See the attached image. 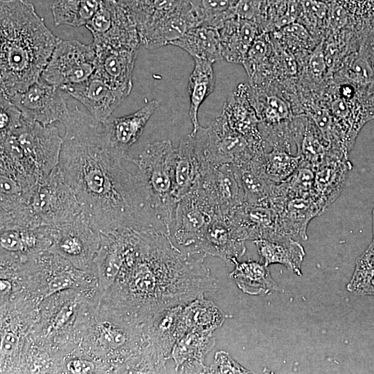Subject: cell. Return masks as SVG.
<instances>
[{
	"mask_svg": "<svg viewBox=\"0 0 374 374\" xmlns=\"http://www.w3.org/2000/svg\"><path fill=\"white\" fill-rule=\"evenodd\" d=\"M68 96L60 87L40 77L25 91L6 98L28 120L48 125L64 119L69 111L66 103Z\"/></svg>",
	"mask_w": 374,
	"mask_h": 374,
	"instance_id": "obj_9",
	"label": "cell"
},
{
	"mask_svg": "<svg viewBox=\"0 0 374 374\" xmlns=\"http://www.w3.org/2000/svg\"><path fill=\"white\" fill-rule=\"evenodd\" d=\"M319 1H321L326 3H329V2H331L332 0H319Z\"/></svg>",
	"mask_w": 374,
	"mask_h": 374,
	"instance_id": "obj_45",
	"label": "cell"
},
{
	"mask_svg": "<svg viewBox=\"0 0 374 374\" xmlns=\"http://www.w3.org/2000/svg\"><path fill=\"white\" fill-rule=\"evenodd\" d=\"M159 105L153 100L134 113L121 117L111 116L102 121L105 141L115 155L125 159L127 152L138 141Z\"/></svg>",
	"mask_w": 374,
	"mask_h": 374,
	"instance_id": "obj_14",
	"label": "cell"
},
{
	"mask_svg": "<svg viewBox=\"0 0 374 374\" xmlns=\"http://www.w3.org/2000/svg\"><path fill=\"white\" fill-rule=\"evenodd\" d=\"M60 89L80 101L100 121L109 118L127 96L96 72L82 83Z\"/></svg>",
	"mask_w": 374,
	"mask_h": 374,
	"instance_id": "obj_13",
	"label": "cell"
},
{
	"mask_svg": "<svg viewBox=\"0 0 374 374\" xmlns=\"http://www.w3.org/2000/svg\"><path fill=\"white\" fill-rule=\"evenodd\" d=\"M260 262L266 266L280 264L297 276H301V265L305 256L303 246L292 238L278 234L271 238L253 241Z\"/></svg>",
	"mask_w": 374,
	"mask_h": 374,
	"instance_id": "obj_21",
	"label": "cell"
},
{
	"mask_svg": "<svg viewBox=\"0 0 374 374\" xmlns=\"http://www.w3.org/2000/svg\"><path fill=\"white\" fill-rule=\"evenodd\" d=\"M184 312L188 331L197 330L213 332L230 317L204 295L185 304Z\"/></svg>",
	"mask_w": 374,
	"mask_h": 374,
	"instance_id": "obj_26",
	"label": "cell"
},
{
	"mask_svg": "<svg viewBox=\"0 0 374 374\" xmlns=\"http://www.w3.org/2000/svg\"><path fill=\"white\" fill-rule=\"evenodd\" d=\"M122 231L124 260L111 292L112 312L123 321L144 324L166 308L217 289L204 253L181 249L162 233Z\"/></svg>",
	"mask_w": 374,
	"mask_h": 374,
	"instance_id": "obj_2",
	"label": "cell"
},
{
	"mask_svg": "<svg viewBox=\"0 0 374 374\" xmlns=\"http://www.w3.org/2000/svg\"><path fill=\"white\" fill-rule=\"evenodd\" d=\"M84 0H54L52 6L53 21L56 26L68 24L76 26Z\"/></svg>",
	"mask_w": 374,
	"mask_h": 374,
	"instance_id": "obj_31",
	"label": "cell"
},
{
	"mask_svg": "<svg viewBox=\"0 0 374 374\" xmlns=\"http://www.w3.org/2000/svg\"><path fill=\"white\" fill-rule=\"evenodd\" d=\"M215 339L213 332L191 330L175 345L171 358L175 364V371L186 362L196 361L204 364L206 355L213 349Z\"/></svg>",
	"mask_w": 374,
	"mask_h": 374,
	"instance_id": "obj_27",
	"label": "cell"
},
{
	"mask_svg": "<svg viewBox=\"0 0 374 374\" xmlns=\"http://www.w3.org/2000/svg\"><path fill=\"white\" fill-rule=\"evenodd\" d=\"M373 240H374V208L373 211Z\"/></svg>",
	"mask_w": 374,
	"mask_h": 374,
	"instance_id": "obj_44",
	"label": "cell"
},
{
	"mask_svg": "<svg viewBox=\"0 0 374 374\" xmlns=\"http://www.w3.org/2000/svg\"><path fill=\"white\" fill-rule=\"evenodd\" d=\"M203 162L193 134L185 136L175 148V195L177 201L199 184Z\"/></svg>",
	"mask_w": 374,
	"mask_h": 374,
	"instance_id": "obj_19",
	"label": "cell"
},
{
	"mask_svg": "<svg viewBox=\"0 0 374 374\" xmlns=\"http://www.w3.org/2000/svg\"><path fill=\"white\" fill-rule=\"evenodd\" d=\"M247 87L239 85L227 97L221 112L233 130L250 139L263 140L259 120L248 98Z\"/></svg>",
	"mask_w": 374,
	"mask_h": 374,
	"instance_id": "obj_22",
	"label": "cell"
},
{
	"mask_svg": "<svg viewBox=\"0 0 374 374\" xmlns=\"http://www.w3.org/2000/svg\"><path fill=\"white\" fill-rule=\"evenodd\" d=\"M301 5L305 13L317 19H323L329 12L327 3L319 0H302Z\"/></svg>",
	"mask_w": 374,
	"mask_h": 374,
	"instance_id": "obj_39",
	"label": "cell"
},
{
	"mask_svg": "<svg viewBox=\"0 0 374 374\" xmlns=\"http://www.w3.org/2000/svg\"><path fill=\"white\" fill-rule=\"evenodd\" d=\"M347 289L356 294L374 296V252L369 247L357 258Z\"/></svg>",
	"mask_w": 374,
	"mask_h": 374,
	"instance_id": "obj_30",
	"label": "cell"
},
{
	"mask_svg": "<svg viewBox=\"0 0 374 374\" xmlns=\"http://www.w3.org/2000/svg\"><path fill=\"white\" fill-rule=\"evenodd\" d=\"M204 373H252L243 367L226 351L218 350L215 353L213 363L206 366Z\"/></svg>",
	"mask_w": 374,
	"mask_h": 374,
	"instance_id": "obj_33",
	"label": "cell"
},
{
	"mask_svg": "<svg viewBox=\"0 0 374 374\" xmlns=\"http://www.w3.org/2000/svg\"><path fill=\"white\" fill-rule=\"evenodd\" d=\"M170 44L182 48L193 59L206 60L213 63L223 59L219 31L211 26L199 25L191 28Z\"/></svg>",
	"mask_w": 374,
	"mask_h": 374,
	"instance_id": "obj_23",
	"label": "cell"
},
{
	"mask_svg": "<svg viewBox=\"0 0 374 374\" xmlns=\"http://www.w3.org/2000/svg\"><path fill=\"white\" fill-rule=\"evenodd\" d=\"M197 187L223 217L246 202L238 168L232 163L210 168Z\"/></svg>",
	"mask_w": 374,
	"mask_h": 374,
	"instance_id": "obj_11",
	"label": "cell"
},
{
	"mask_svg": "<svg viewBox=\"0 0 374 374\" xmlns=\"http://www.w3.org/2000/svg\"><path fill=\"white\" fill-rule=\"evenodd\" d=\"M75 303H73V302L62 305L58 312L55 313V315L51 319V321L48 323V332L46 333L57 332L59 330L67 327L75 317Z\"/></svg>",
	"mask_w": 374,
	"mask_h": 374,
	"instance_id": "obj_36",
	"label": "cell"
},
{
	"mask_svg": "<svg viewBox=\"0 0 374 374\" xmlns=\"http://www.w3.org/2000/svg\"><path fill=\"white\" fill-rule=\"evenodd\" d=\"M328 13L330 14V23L333 29H341L347 24L348 16L346 10L341 5L334 4L329 9Z\"/></svg>",
	"mask_w": 374,
	"mask_h": 374,
	"instance_id": "obj_42",
	"label": "cell"
},
{
	"mask_svg": "<svg viewBox=\"0 0 374 374\" xmlns=\"http://www.w3.org/2000/svg\"><path fill=\"white\" fill-rule=\"evenodd\" d=\"M50 227L52 244L48 251L80 268L93 260L101 244L102 233L84 212L66 223Z\"/></svg>",
	"mask_w": 374,
	"mask_h": 374,
	"instance_id": "obj_6",
	"label": "cell"
},
{
	"mask_svg": "<svg viewBox=\"0 0 374 374\" xmlns=\"http://www.w3.org/2000/svg\"><path fill=\"white\" fill-rule=\"evenodd\" d=\"M234 269L229 276L244 293L249 295H262L279 287L271 276L267 266L260 262L232 260Z\"/></svg>",
	"mask_w": 374,
	"mask_h": 374,
	"instance_id": "obj_24",
	"label": "cell"
},
{
	"mask_svg": "<svg viewBox=\"0 0 374 374\" xmlns=\"http://www.w3.org/2000/svg\"><path fill=\"white\" fill-rule=\"evenodd\" d=\"M67 373H96V365L89 359L83 358L70 359L65 366Z\"/></svg>",
	"mask_w": 374,
	"mask_h": 374,
	"instance_id": "obj_40",
	"label": "cell"
},
{
	"mask_svg": "<svg viewBox=\"0 0 374 374\" xmlns=\"http://www.w3.org/2000/svg\"><path fill=\"white\" fill-rule=\"evenodd\" d=\"M350 169L348 157L334 152L315 168L311 195L324 211L339 196Z\"/></svg>",
	"mask_w": 374,
	"mask_h": 374,
	"instance_id": "obj_17",
	"label": "cell"
},
{
	"mask_svg": "<svg viewBox=\"0 0 374 374\" xmlns=\"http://www.w3.org/2000/svg\"><path fill=\"white\" fill-rule=\"evenodd\" d=\"M29 203L42 226L66 223L82 212L58 166L33 187Z\"/></svg>",
	"mask_w": 374,
	"mask_h": 374,
	"instance_id": "obj_7",
	"label": "cell"
},
{
	"mask_svg": "<svg viewBox=\"0 0 374 374\" xmlns=\"http://www.w3.org/2000/svg\"><path fill=\"white\" fill-rule=\"evenodd\" d=\"M93 48L96 53V72L128 96L132 88V72L138 49L108 46Z\"/></svg>",
	"mask_w": 374,
	"mask_h": 374,
	"instance_id": "obj_16",
	"label": "cell"
},
{
	"mask_svg": "<svg viewBox=\"0 0 374 374\" xmlns=\"http://www.w3.org/2000/svg\"><path fill=\"white\" fill-rule=\"evenodd\" d=\"M62 123L65 133L58 167L95 226L102 232L132 229L163 233L134 175L109 150L103 122L76 107Z\"/></svg>",
	"mask_w": 374,
	"mask_h": 374,
	"instance_id": "obj_1",
	"label": "cell"
},
{
	"mask_svg": "<svg viewBox=\"0 0 374 374\" xmlns=\"http://www.w3.org/2000/svg\"><path fill=\"white\" fill-rule=\"evenodd\" d=\"M268 204L276 214L277 233L302 240L308 239L310 222L325 211L311 195L294 197L273 195Z\"/></svg>",
	"mask_w": 374,
	"mask_h": 374,
	"instance_id": "obj_12",
	"label": "cell"
},
{
	"mask_svg": "<svg viewBox=\"0 0 374 374\" xmlns=\"http://www.w3.org/2000/svg\"><path fill=\"white\" fill-rule=\"evenodd\" d=\"M219 216L222 215L198 187L191 190L177 202L172 228L176 242L192 248L208 225Z\"/></svg>",
	"mask_w": 374,
	"mask_h": 374,
	"instance_id": "obj_10",
	"label": "cell"
},
{
	"mask_svg": "<svg viewBox=\"0 0 374 374\" xmlns=\"http://www.w3.org/2000/svg\"><path fill=\"white\" fill-rule=\"evenodd\" d=\"M147 344L154 347L165 358H171L176 343L188 331L184 305L166 308L143 324Z\"/></svg>",
	"mask_w": 374,
	"mask_h": 374,
	"instance_id": "obj_15",
	"label": "cell"
},
{
	"mask_svg": "<svg viewBox=\"0 0 374 374\" xmlns=\"http://www.w3.org/2000/svg\"><path fill=\"white\" fill-rule=\"evenodd\" d=\"M269 51L266 37L260 34L249 48L242 62L248 75L252 78L265 62Z\"/></svg>",
	"mask_w": 374,
	"mask_h": 374,
	"instance_id": "obj_32",
	"label": "cell"
},
{
	"mask_svg": "<svg viewBox=\"0 0 374 374\" xmlns=\"http://www.w3.org/2000/svg\"><path fill=\"white\" fill-rule=\"evenodd\" d=\"M348 72L349 78L362 85L370 84L374 80V69L363 55L357 56L353 60Z\"/></svg>",
	"mask_w": 374,
	"mask_h": 374,
	"instance_id": "obj_35",
	"label": "cell"
},
{
	"mask_svg": "<svg viewBox=\"0 0 374 374\" xmlns=\"http://www.w3.org/2000/svg\"><path fill=\"white\" fill-rule=\"evenodd\" d=\"M60 39L26 0L0 1V93L25 91L42 75Z\"/></svg>",
	"mask_w": 374,
	"mask_h": 374,
	"instance_id": "obj_3",
	"label": "cell"
},
{
	"mask_svg": "<svg viewBox=\"0 0 374 374\" xmlns=\"http://www.w3.org/2000/svg\"><path fill=\"white\" fill-rule=\"evenodd\" d=\"M189 249L220 258L227 265L246 251L244 241L238 240L223 216L215 218L206 227L196 244Z\"/></svg>",
	"mask_w": 374,
	"mask_h": 374,
	"instance_id": "obj_18",
	"label": "cell"
},
{
	"mask_svg": "<svg viewBox=\"0 0 374 374\" xmlns=\"http://www.w3.org/2000/svg\"><path fill=\"white\" fill-rule=\"evenodd\" d=\"M223 59L242 64L247 52L260 35L258 25L253 21L233 17L218 29Z\"/></svg>",
	"mask_w": 374,
	"mask_h": 374,
	"instance_id": "obj_20",
	"label": "cell"
},
{
	"mask_svg": "<svg viewBox=\"0 0 374 374\" xmlns=\"http://www.w3.org/2000/svg\"><path fill=\"white\" fill-rule=\"evenodd\" d=\"M257 158L236 167L245 194L246 202L266 204L276 184L264 175Z\"/></svg>",
	"mask_w": 374,
	"mask_h": 374,
	"instance_id": "obj_28",
	"label": "cell"
},
{
	"mask_svg": "<svg viewBox=\"0 0 374 374\" xmlns=\"http://www.w3.org/2000/svg\"><path fill=\"white\" fill-rule=\"evenodd\" d=\"M19 342V337L14 332H1V359L12 355L17 349Z\"/></svg>",
	"mask_w": 374,
	"mask_h": 374,
	"instance_id": "obj_41",
	"label": "cell"
},
{
	"mask_svg": "<svg viewBox=\"0 0 374 374\" xmlns=\"http://www.w3.org/2000/svg\"><path fill=\"white\" fill-rule=\"evenodd\" d=\"M257 160L264 175L276 184L287 179L301 163L300 157L277 148L265 152Z\"/></svg>",
	"mask_w": 374,
	"mask_h": 374,
	"instance_id": "obj_29",
	"label": "cell"
},
{
	"mask_svg": "<svg viewBox=\"0 0 374 374\" xmlns=\"http://www.w3.org/2000/svg\"><path fill=\"white\" fill-rule=\"evenodd\" d=\"M194 68L188 84L190 97L189 117L193 125L192 133L199 127L198 111L205 99L213 92L215 84L213 63L202 59L194 58Z\"/></svg>",
	"mask_w": 374,
	"mask_h": 374,
	"instance_id": "obj_25",
	"label": "cell"
},
{
	"mask_svg": "<svg viewBox=\"0 0 374 374\" xmlns=\"http://www.w3.org/2000/svg\"><path fill=\"white\" fill-rule=\"evenodd\" d=\"M340 97L348 100H351L355 96L354 88L350 84H344L342 85L339 90Z\"/></svg>",
	"mask_w": 374,
	"mask_h": 374,
	"instance_id": "obj_43",
	"label": "cell"
},
{
	"mask_svg": "<svg viewBox=\"0 0 374 374\" xmlns=\"http://www.w3.org/2000/svg\"><path fill=\"white\" fill-rule=\"evenodd\" d=\"M327 64L325 59L323 44L320 43L312 53L309 62L308 69L310 73L317 78H321L326 72Z\"/></svg>",
	"mask_w": 374,
	"mask_h": 374,
	"instance_id": "obj_38",
	"label": "cell"
},
{
	"mask_svg": "<svg viewBox=\"0 0 374 374\" xmlns=\"http://www.w3.org/2000/svg\"><path fill=\"white\" fill-rule=\"evenodd\" d=\"M96 70V53L92 44L60 39L41 78L62 88L87 80Z\"/></svg>",
	"mask_w": 374,
	"mask_h": 374,
	"instance_id": "obj_8",
	"label": "cell"
},
{
	"mask_svg": "<svg viewBox=\"0 0 374 374\" xmlns=\"http://www.w3.org/2000/svg\"><path fill=\"white\" fill-rule=\"evenodd\" d=\"M235 4L236 3V2L238 1V0H231Z\"/></svg>",
	"mask_w": 374,
	"mask_h": 374,
	"instance_id": "obj_46",
	"label": "cell"
},
{
	"mask_svg": "<svg viewBox=\"0 0 374 374\" xmlns=\"http://www.w3.org/2000/svg\"><path fill=\"white\" fill-rule=\"evenodd\" d=\"M78 275L72 271H61L54 274L48 281L44 289L43 299L66 290L75 288L78 285Z\"/></svg>",
	"mask_w": 374,
	"mask_h": 374,
	"instance_id": "obj_34",
	"label": "cell"
},
{
	"mask_svg": "<svg viewBox=\"0 0 374 374\" xmlns=\"http://www.w3.org/2000/svg\"><path fill=\"white\" fill-rule=\"evenodd\" d=\"M137 168L134 174L145 205L171 235L177 199L175 195V148L169 139L147 145L137 158L126 157Z\"/></svg>",
	"mask_w": 374,
	"mask_h": 374,
	"instance_id": "obj_5",
	"label": "cell"
},
{
	"mask_svg": "<svg viewBox=\"0 0 374 374\" xmlns=\"http://www.w3.org/2000/svg\"><path fill=\"white\" fill-rule=\"evenodd\" d=\"M0 162L35 186L59 165L63 138L51 125L24 117L16 127L0 132Z\"/></svg>",
	"mask_w": 374,
	"mask_h": 374,
	"instance_id": "obj_4",
	"label": "cell"
},
{
	"mask_svg": "<svg viewBox=\"0 0 374 374\" xmlns=\"http://www.w3.org/2000/svg\"><path fill=\"white\" fill-rule=\"evenodd\" d=\"M261 3L262 0H238L233 8V12L238 18L256 22Z\"/></svg>",
	"mask_w": 374,
	"mask_h": 374,
	"instance_id": "obj_37",
	"label": "cell"
}]
</instances>
